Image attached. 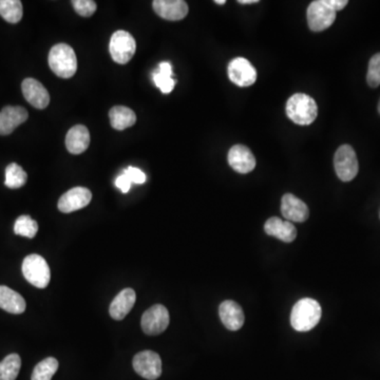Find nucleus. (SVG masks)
Segmentation results:
<instances>
[{"label": "nucleus", "mask_w": 380, "mask_h": 380, "mask_svg": "<svg viewBox=\"0 0 380 380\" xmlns=\"http://www.w3.org/2000/svg\"><path fill=\"white\" fill-rule=\"evenodd\" d=\"M320 305L311 298H303L292 309L291 323L298 332H309L314 329L321 319Z\"/></svg>", "instance_id": "nucleus-1"}, {"label": "nucleus", "mask_w": 380, "mask_h": 380, "mask_svg": "<svg viewBox=\"0 0 380 380\" xmlns=\"http://www.w3.org/2000/svg\"><path fill=\"white\" fill-rule=\"evenodd\" d=\"M285 109L289 119L301 126L311 125L318 115L316 101L303 93H296L289 97Z\"/></svg>", "instance_id": "nucleus-2"}, {"label": "nucleus", "mask_w": 380, "mask_h": 380, "mask_svg": "<svg viewBox=\"0 0 380 380\" xmlns=\"http://www.w3.org/2000/svg\"><path fill=\"white\" fill-rule=\"evenodd\" d=\"M49 66L58 78H71L78 70V58L73 49L66 44L53 47L49 53Z\"/></svg>", "instance_id": "nucleus-3"}, {"label": "nucleus", "mask_w": 380, "mask_h": 380, "mask_svg": "<svg viewBox=\"0 0 380 380\" xmlns=\"http://www.w3.org/2000/svg\"><path fill=\"white\" fill-rule=\"evenodd\" d=\"M21 270L25 280L38 289H45L50 283V268L46 260L39 254H33L25 257Z\"/></svg>", "instance_id": "nucleus-4"}, {"label": "nucleus", "mask_w": 380, "mask_h": 380, "mask_svg": "<svg viewBox=\"0 0 380 380\" xmlns=\"http://www.w3.org/2000/svg\"><path fill=\"white\" fill-rule=\"evenodd\" d=\"M334 167L337 176L344 182H350L357 176L358 165L356 152L350 145H342L337 149L334 156Z\"/></svg>", "instance_id": "nucleus-5"}, {"label": "nucleus", "mask_w": 380, "mask_h": 380, "mask_svg": "<svg viewBox=\"0 0 380 380\" xmlns=\"http://www.w3.org/2000/svg\"><path fill=\"white\" fill-rule=\"evenodd\" d=\"M109 51L115 62L119 64H127L130 62L136 51L134 37L127 31H117L111 37Z\"/></svg>", "instance_id": "nucleus-6"}, {"label": "nucleus", "mask_w": 380, "mask_h": 380, "mask_svg": "<svg viewBox=\"0 0 380 380\" xmlns=\"http://www.w3.org/2000/svg\"><path fill=\"white\" fill-rule=\"evenodd\" d=\"M307 16L309 29L313 32H321L334 23L336 12L326 5L325 0H316L307 8Z\"/></svg>", "instance_id": "nucleus-7"}, {"label": "nucleus", "mask_w": 380, "mask_h": 380, "mask_svg": "<svg viewBox=\"0 0 380 380\" xmlns=\"http://www.w3.org/2000/svg\"><path fill=\"white\" fill-rule=\"evenodd\" d=\"M169 313L164 305H156L145 311L141 320L142 330L147 335H160L169 325Z\"/></svg>", "instance_id": "nucleus-8"}, {"label": "nucleus", "mask_w": 380, "mask_h": 380, "mask_svg": "<svg viewBox=\"0 0 380 380\" xmlns=\"http://www.w3.org/2000/svg\"><path fill=\"white\" fill-rule=\"evenodd\" d=\"M133 369L145 379L156 380L162 374V360L154 351H143L133 358Z\"/></svg>", "instance_id": "nucleus-9"}, {"label": "nucleus", "mask_w": 380, "mask_h": 380, "mask_svg": "<svg viewBox=\"0 0 380 380\" xmlns=\"http://www.w3.org/2000/svg\"><path fill=\"white\" fill-rule=\"evenodd\" d=\"M229 80L239 87H250L256 83V68L244 58H234L227 67Z\"/></svg>", "instance_id": "nucleus-10"}, {"label": "nucleus", "mask_w": 380, "mask_h": 380, "mask_svg": "<svg viewBox=\"0 0 380 380\" xmlns=\"http://www.w3.org/2000/svg\"><path fill=\"white\" fill-rule=\"evenodd\" d=\"M91 200L92 193L88 188H72L60 197L58 206L62 213H73L88 206Z\"/></svg>", "instance_id": "nucleus-11"}, {"label": "nucleus", "mask_w": 380, "mask_h": 380, "mask_svg": "<svg viewBox=\"0 0 380 380\" xmlns=\"http://www.w3.org/2000/svg\"><path fill=\"white\" fill-rule=\"evenodd\" d=\"M227 161L230 167L239 174H246L256 167V158L248 147L235 145L229 150Z\"/></svg>", "instance_id": "nucleus-12"}, {"label": "nucleus", "mask_w": 380, "mask_h": 380, "mask_svg": "<svg viewBox=\"0 0 380 380\" xmlns=\"http://www.w3.org/2000/svg\"><path fill=\"white\" fill-rule=\"evenodd\" d=\"M23 97L36 109H45L50 104V94L42 83L34 78H25L21 84Z\"/></svg>", "instance_id": "nucleus-13"}, {"label": "nucleus", "mask_w": 380, "mask_h": 380, "mask_svg": "<svg viewBox=\"0 0 380 380\" xmlns=\"http://www.w3.org/2000/svg\"><path fill=\"white\" fill-rule=\"evenodd\" d=\"M281 213L289 222L302 223L309 219V211L305 202L292 193H285L282 197Z\"/></svg>", "instance_id": "nucleus-14"}, {"label": "nucleus", "mask_w": 380, "mask_h": 380, "mask_svg": "<svg viewBox=\"0 0 380 380\" xmlns=\"http://www.w3.org/2000/svg\"><path fill=\"white\" fill-rule=\"evenodd\" d=\"M28 111L19 106H5L0 111V135L11 134L28 119Z\"/></svg>", "instance_id": "nucleus-15"}, {"label": "nucleus", "mask_w": 380, "mask_h": 380, "mask_svg": "<svg viewBox=\"0 0 380 380\" xmlns=\"http://www.w3.org/2000/svg\"><path fill=\"white\" fill-rule=\"evenodd\" d=\"M154 12L166 21H178L188 14V5L183 0H154Z\"/></svg>", "instance_id": "nucleus-16"}, {"label": "nucleus", "mask_w": 380, "mask_h": 380, "mask_svg": "<svg viewBox=\"0 0 380 380\" xmlns=\"http://www.w3.org/2000/svg\"><path fill=\"white\" fill-rule=\"evenodd\" d=\"M219 315L225 328L229 331H238L244 324V313L242 307L233 300L221 303Z\"/></svg>", "instance_id": "nucleus-17"}, {"label": "nucleus", "mask_w": 380, "mask_h": 380, "mask_svg": "<svg viewBox=\"0 0 380 380\" xmlns=\"http://www.w3.org/2000/svg\"><path fill=\"white\" fill-rule=\"evenodd\" d=\"M264 230L268 236L276 237L285 243H291L297 237V229L289 221H282L277 217H272L266 221Z\"/></svg>", "instance_id": "nucleus-18"}, {"label": "nucleus", "mask_w": 380, "mask_h": 380, "mask_svg": "<svg viewBox=\"0 0 380 380\" xmlns=\"http://www.w3.org/2000/svg\"><path fill=\"white\" fill-rule=\"evenodd\" d=\"M136 295L132 289H125L113 299L109 307L110 316L115 320H123L134 307Z\"/></svg>", "instance_id": "nucleus-19"}, {"label": "nucleus", "mask_w": 380, "mask_h": 380, "mask_svg": "<svg viewBox=\"0 0 380 380\" xmlns=\"http://www.w3.org/2000/svg\"><path fill=\"white\" fill-rule=\"evenodd\" d=\"M90 144V133L87 127L76 125L67 133L66 146L72 154H80L87 150Z\"/></svg>", "instance_id": "nucleus-20"}, {"label": "nucleus", "mask_w": 380, "mask_h": 380, "mask_svg": "<svg viewBox=\"0 0 380 380\" xmlns=\"http://www.w3.org/2000/svg\"><path fill=\"white\" fill-rule=\"evenodd\" d=\"M25 307L27 305L21 294L5 285H0V309L11 314L19 315L23 314Z\"/></svg>", "instance_id": "nucleus-21"}, {"label": "nucleus", "mask_w": 380, "mask_h": 380, "mask_svg": "<svg viewBox=\"0 0 380 380\" xmlns=\"http://www.w3.org/2000/svg\"><path fill=\"white\" fill-rule=\"evenodd\" d=\"M111 126L115 130H125L129 127L133 126L136 121V115L130 108L125 106H115L109 112Z\"/></svg>", "instance_id": "nucleus-22"}, {"label": "nucleus", "mask_w": 380, "mask_h": 380, "mask_svg": "<svg viewBox=\"0 0 380 380\" xmlns=\"http://www.w3.org/2000/svg\"><path fill=\"white\" fill-rule=\"evenodd\" d=\"M152 78L156 87L164 94L170 93L176 86V80L172 78V67L168 62L158 64V69L152 73Z\"/></svg>", "instance_id": "nucleus-23"}, {"label": "nucleus", "mask_w": 380, "mask_h": 380, "mask_svg": "<svg viewBox=\"0 0 380 380\" xmlns=\"http://www.w3.org/2000/svg\"><path fill=\"white\" fill-rule=\"evenodd\" d=\"M0 15L8 23H19L23 15V3L19 0H0Z\"/></svg>", "instance_id": "nucleus-24"}, {"label": "nucleus", "mask_w": 380, "mask_h": 380, "mask_svg": "<svg viewBox=\"0 0 380 380\" xmlns=\"http://www.w3.org/2000/svg\"><path fill=\"white\" fill-rule=\"evenodd\" d=\"M21 368V356L10 354L0 362V380H15Z\"/></svg>", "instance_id": "nucleus-25"}, {"label": "nucleus", "mask_w": 380, "mask_h": 380, "mask_svg": "<svg viewBox=\"0 0 380 380\" xmlns=\"http://www.w3.org/2000/svg\"><path fill=\"white\" fill-rule=\"evenodd\" d=\"M28 174L16 163H12L5 168V185L10 189H19L27 183Z\"/></svg>", "instance_id": "nucleus-26"}, {"label": "nucleus", "mask_w": 380, "mask_h": 380, "mask_svg": "<svg viewBox=\"0 0 380 380\" xmlns=\"http://www.w3.org/2000/svg\"><path fill=\"white\" fill-rule=\"evenodd\" d=\"M58 366L60 364L56 358H46L35 366L31 380H51L58 372Z\"/></svg>", "instance_id": "nucleus-27"}, {"label": "nucleus", "mask_w": 380, "mask_h": 380, "mask_svg": "<svg viewBox=\"0 0 380 380\" xmlns=\"http://www.w3.org/2000/svg\"><path fill=\"white\" fill-rule=\"evenodd\" d=\"M38 232V224L30 215H21L14 224V233L19 236L33 239Z\"/></svg>", "instance_id": "nucleus-28"}, {"label": "nucleus", "mask_w": 380, "mask_h": 380, "mask_svg": "<svg viewBox=\"0 0 380 380\" xmlns=\"http://www.w3.org/2000/svg\"><path fill=\"white\" fill-rule=\"evenodd\" d=\"M366 82L372 88H376L380 85V53H377L370 60Z\"/></svg>", "instance_id": "nucleus-29"}, {"label": "nucleus", "mask_w": 380, "mask_h": 380, "mask_svg": "<svg viewBox=\"0 0 380 380\" xmlns=\"http://www.w3.org/2000/svg\"><path fill=\"white\" fill-rule=\"evenodd\" d=\"M74 9L80 16L90 17L97 11V3L92 0H74L72 1Z\"/></svg>", "instance_id": "nucleus-30"}, {"label": "nucleus", "mask_w": 380, "mask_h": 380, "mask_svg": "<svg viewBox=\"0 0 380 380\" xmlns=\"http://www.w3.org/2000/svg\"><path fill=\"white\" fill-rule=\"evenodd\" d=\"M125 172H126L127 176H129V179L131 180L132 183L144 184L145 182H146V176H145L144 172H143L142 170L139 169V168L130 166V167H128L126 170H125Z\"/></svg>", "instance_id": "nucleus-31"}, {"label": "nucleus", "mask_w": 380, "mask_h": 380, "mask_svg": "<svg viewBox=\"0 0 380 380\" xmlns=\"http://www.w3.org/2000/svg\"><path fill=\"white\" fill-rule=\"evenodd\" d=\"M131 185H132V182L129 179V176H127L126 172H123L121 176H117V179L115 180V186H117L119 189L121 190V193H127L129 190H130Z\"/></svg>", "instance_id": "nucleus-32"}, {"label": "nucleus", "mask_w": 380, "mask_h": 380, "mask_svg": "<svg viewBox=\"0 0 380 380\" xmlns=\"http://www.w3.org/2000/svg\"><path fill=\"white\" fill-rule=\"evenodd\" d=\"M325 3L337 13V12L344 10L348 1V0H325Z\"/></svg>", "instance_id": "nucleus-33"}, {"label": "nucleus", "mask_w": 380, "mask_h": 380, "mask_svg": "<svg viewBox=\"0 0 380 380\" xmlns=\"http://www.w3.org/2000/svg\"><path fill=\"white\" fill-rule=\"evenodd\" d=\"M240 5H252V3H259L258 0H238Z\"/></svg>", "instance_id": "nucleus-34"}, {"label": "nucleus", "mask_w": 380, "mask_h": 380, "mask_svg": "<svg viewBox=\"0 0 380 380\" xmlns=\"http://www.w3.org/2000/svg\"><path fill=\"white\" fill-rule=\"evenodd\" d=\"M215 3H217V5H223L226 3V1H225V0H215Z\"/></svg>", "instance_id": "nucleus-35"}, {"label": "nucleus", "mask_w": 380, "mask_h": 380, "mask_svg": "<svg viewBox=\"0 0 380 380\" xmlns=\"http://www.w3.org/2000/svg\"><path fill=\"white\" fill-rule=\"evenodd\" d=\"M378 112H379V115H380V99H379V103H378Z\"/></svg>", "instance_id": "nucleus-36"}]
</instances>
